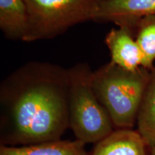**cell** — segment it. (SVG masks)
<instances>
[{
	"instance_id": "obj_4",
	"label": "cell",
	"mask_w": 155,
	"mask_h": 155,
	"mask_svg": "<svg viewBox=\"0 0 155 155\" xmlns=\"http://www.w3.org/2000/svg\"><path fill=\"white\" fill-rule=\"evenodd\" d=\"M28 29L24 42L49 40L93 20L98 0H25Z\"/></svg>"
},
{
	"instance_id": "obj_10",
	"label": "cell",
	"mask_w": 155,
	"mask_h": 155,
	"mask_svg": "<svg viewBox=\"0 0 155 155\" xmlns=\"http://www.w3.org/2000/svg\"><path fill=\"white\" fill-rule=\"evenodd\" d=\"M138 131L148 148L155 144V67L141 100L137 118Z\"/></svg>"
},
{
	"instance_id": "obj_7",
	"label": "cell",
	"mask_w": 155,
	"mask_h": 155,
	"mask_svg": "<svg viewBox=\"0 0 155 155\" xmlns=\"http://www.w3.org/2000/svg\"><path fill=\"white\" fill-rule=\"evenodd\" d=\"M147 148L137 131L115 129L96 143L91 155H147Z\"/></svg>"
},
{
	"instance_id": "obj_5",
	"label": "cell",
	"mask_w": 155,
	"mask_h": 155,
	"mask_svg": "<svg viewBox=\"0 0 155 155\" xmlns=\"http://www.w3.org/2000/svg\"><path fill=\"white\" fill-rule=\"evenodd\" d=\"M155 15V0H98L93 21L115 23L133 31L139 19Z\"/></svg>"
},
{
	"instance_id": "obj_1",
	"label": "cell",
	"mask_w": 155,
	"mask_h": 155,
	"mask_svg": "<svg viewBox=\"0 0 155 155\" xmlns=\"http://www.w3.org/2000/svg\"><path fill=\"white\" fill-rule=\"evenodd\" d=\"M68 69L30 62L0 87V145L61 139L70 128Z\"/></svg>"
},
{
	"instance_id": "obj_9",
	"label": "cell",
	"mask_w": 155,
	"mask_h": 155,
	"mask_svg": "<svg viewBox=\"0 0 155 155\" xmlns=\"http://www.w3.org/2000/svg\"><path fill=\"white\" fill-rule=\"evenodd\" d=\"M0 28L7 38L23 41L28 29L25 0H0Z\"/></svg>"
},
{
	"instance_id": "obj_8",
	"label": "cell",
	"mask_w": 155,
	"mask_h": 155,
	"mask_svg": "<svg viewBox=\"0 0 155 155\" xmlns=\"http://www.w3.org/2000/svg\"><path fill=\"white\" fill-rule=\"evenodd\" d=\"M86 144L78 140L47 141L23 146L0 145V155H87Z\"/></svg>"
},
{
	"instance_id": "obj_11",
	"label": "cell",
	"mask_w": 155,
	"mask_h": 155,
	"mask_svg": "<svg viewBox=\"0 0 155 155\" xmlns=\"http://www.w3.org/2000/svg\"><path fill=\"white\" fill-rule=\"evenodd\" d=\"M134 35L144 55L142 67L152 71L155 61V15L139 19L134 28Z\"/></svg>"
},
{
	"instance_id": "obj_2",
	"label": "cell",
	"mask_w": 155,
	"mask_h": 155,
	"mask_svg": "<svg viewBox=\"0 0 155 155\" xmlns=\"http://www.w3.org/2000/svg\"><path fill=\"white\" fill-rule=\"evenodd\" d=\"M151 71L143 67L129 71L110 61L93 71L96 96L111 118L114 129H132Z\"/></svg>"
},
{
	"instance_id": "obj_3",
	"label": "cell",
	"mask_w": 155,
	"mask_h": 155,
	"mask_svg": "<svg viewBox=\"0 0 155 155\" xmlns=\"http://www.w3.org/2000/svg\"><path fill=\"white\" fill-rule=\"evenodd\" d=\"M68 72L70 128L78 140L96 144L115 130L114 124L95 94L88 64L78 63Z\"/></svg>"
},
{
	"instance_id": "obj_12",
	"label": "cell",
	"mask_w": 155,
	"mask_h": 155,
	"mask_svg": "<svg viewBox=\"0 0 155 155\" xmlns=\"http://www.w3.org/2000/svg\"><path fill=\"white\" fill-rule=\"evenodd\" d=\"M150 150V155H155V144L153 146Z\"/></svg>"
},
{
	"instance_id": "obj_6",
	"label": "cell",
	"mask_w": 155,
	"mask_h": 155,
	"mask_svg": "<svg viewBox=\"0 0 155 155\" xmlns=\"http://www.w3.org/2000/svg\"><path fill=\"white\" fill-rule=\"evenodd\" d=\"M105 43L111 53V62L129 71L142 67L144 55L136 41L132 30L124 26L111 29Z\"/></svg>"
}]
</instances>
